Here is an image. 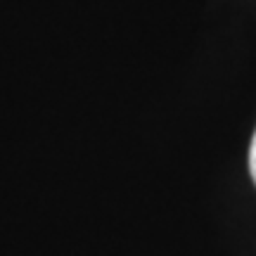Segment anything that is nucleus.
Wrapping results in <instances>:
<instances>
[{"instance_id":"f257e3e1","label":"nucleus","mask_w":256,"mask_h":256,"mask_svg":"<svg viewBox=\"0 0 256 256\" xmlns=\"http://www.w3.org/2000/svg\"><path fill=\"white\" fill-rule=\"evenodd\" d=\"M249 168H252V178L256 183V133H254V140H252V150H249Z\"/></svg>"}]
</instances>
